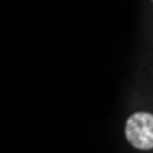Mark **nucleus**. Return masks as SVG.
<instances>
[{"label":"nucleus","instance_id":"1","mask_svg":"<svg viewBox=\"0 0 153 153\" xmlns=\"http://www.w3.org/2000/svg\"><path fill=\"white\" fill-rule=\"evenodd\" d=\"M126 138L137 149H153V114L135 113L126 122Z\"/></svg>","mask_w":153,"mask_h":153}]
</instances>
